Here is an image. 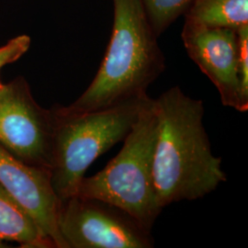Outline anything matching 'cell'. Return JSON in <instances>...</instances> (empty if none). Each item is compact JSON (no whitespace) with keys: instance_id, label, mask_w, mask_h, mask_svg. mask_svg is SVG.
Returning <instances> with one entry per match:
<instances>
[{"instance_id":"8","label":"cell","mask_w":248,"mask_h":248,"mask_svg":"<svg viewBox=\"0 0 248 248\" xmlns=\"http://www.w3.org/2000/svg\"><path fill=\"white\" fill-rule=\"evenodd\" d=\"M0 185L29 213L54 248H66L58 230L61 202L49 169L27 165L0 145Z\"/></svg>"},{"instance_id":"11","label":"cell","mask_w":248,"mask_h":248,"mask_svg":"<svg viewBox=\"0 0 248 248\" xmlns=\"http://www.w3.org/2000/svg\"><path fill=\"white\" fill-rule=\"evenodd\" d=\"M195 0H141L146 16L159 37L177 18L185 15Z\"/></svg>"},{"instance_id":"4","label":"cell","mask_w":248,"mask_h":248,"mask_svg":"<svg viewBox=\"0 0 248 248\" xmlns=\"http://www.w3.org/2000/svg\"><path fill=\"white\" fill-rule=\"evenodd\" d=\"M156 129L157 120L149 97L124 138L122 150L105 169L92 177H83L77 194L113 204L151 230L162 212L156 203L153 179Z\"/></svg>"},{"instance_id":"10","label":"cell","mask_w":248,"mask_h":248,"mask_svg":"<svg viewBox=\"0 0 248 248\" xmlns=\"http://www.w3.org/2000/svg\"><path fill=\"white\" fill-rule=\"evenodd\" d=\"M184 16L204 26L237 31L248 25V0H195Z\"/></svg>"},{"instance_id":"5","label":"cell","mask_w":248,"mask_h":248,"mask_svg":"<svg viewBox=\"0 0 248 248\" xmlns=\"http://www.w3.org/2000/svg\"><path fill=\"white\" fill-rule=\"evenodd\" d=\"M58 230L66 248H151V230L131 214L98 199L71 196L61 202Z\"/></svg>"},{"instance_id":"7","label":"cell","mask_w":248,"mask_h":248,"mask_svg":"<svg viewBox=\"0 0 248 248\" xmlns=\"http://www.w3.org/2000/svg\"><path fill=\"white\" fill-rule=\"evenodd\" d=\"M181 38L190 59L219 91L223 106L239 110V38L236 30L185 19Z\"/></svg>"},{"instance_id":"3","label":"cell","mask_w":248,"mask_h":248,"mask_svg":"<svg viewBox=\"0 0 248 248\" xmlns=\"http://www.w3.org/2000/svg\"><path fill=\"white\" fill-rule=\"evenodd\" d=\"M149 96L103 110L69 113L53 107L54 115L51 180L62 202L76 195L95 160L124 141Z\"/></svg>"},{"instance_id":"1","label":"cell","mask_w":248,"mask_h":248,"mask_svg":"<svg viewBox=\"0 0 248 248\" xmlns=\"http://www.w3.org/2000/svg\"><path fill=\"white\" fill-rule=\"evenodd\" d=\"M153 105L157 120L153 159L157 206L162 211L209 195L227 177L204 128L203 101L174 87L153 98Z\"/></svg>"},{"instance_id":"9","label":"cell","mask_w":248,"mask_h":248,"mask_svg":"<svg viewBox=\"0 0 248 248\" xmlns=\"http://www.w3.org/2000/svg\"><path fill=\"white\" fill-rule=\"evenodd\" d=\"M6 241L16 242L20 248H54L29 213L0 185V248H5Z\"/></svg>"},{"instance_id":"6","label":"cell","mask_w":248,"mask_h":248,"mask_svg":"<svg viewBox=\"0 0 248 248\" xmlns=\"http://www.w3.org/2000/svg\"><path fill=\"white\" fill-rule=\"evenodd\" d=\"M54 115L40 106L18 77L0 88V145L27 165L49 169L53 161Z\"/></svg>"},{"instance_id":"12","label":"cell","mask_w":248,"mask_h":248,"mask_svg":"<svg viewBox=\"0 0 248 248\" xmlns=\"http://www.w3.org/2000/svg\"><path fill=\"white\" fill-rule=\"evenodd\" d=\"M239 38V71L240 104L239 112L248 110V25L241 27L237 30Z\"/></svg>"},{"instance_id":"2","label":"cell","mask_w":248,"mask_h":248,"mask_svg":"<svg viewBox=\"0 0 248 248\" xmlns=\"http://www.w3.org/2000/svg\"><path fill=\"white\" fill-rule=\"evenodd\" d=\"M110 40L89 88L69 106V113L98 111L146 98L147 89L165 71L166 58L141 0H112Z\"/></svg>"},{"instance_id":"13","label":"cell","mask_w":248,"mask_h":248,"mask_svg":"<svg viewBox=\"0 0 248 248\" xmlns=\"http://www.w3.org/2000/svg\"><path fill=\"white\" fill-rule=\"evenodd\" d=\"M31 46V38L27 35H20L13 38L7 45L0 47V69L12 62H16Z\"/></svg>"},{"instance_id":"14","label":"cell","mask_w":248,"mask_h":248,"mask_svg":"<svg viewBox=\"0 0 248 248\" xmlns=\"http://www.w3.org/2000/svg\"><path fill=\"white\" fill-rule=\"evenodd\" d=\"M2 85H3V84H2V83H1V81H0V88L2 87Z\"/></svg>"}]
</instances>
